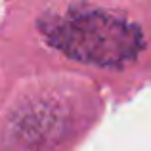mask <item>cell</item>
Returning a JSON list of instances; mask_svg holds the SVG:
<instances>
[{
    "mask_svg": "<svg viewBox=\"0 0 151 151\" xmlns=\"http://www.w3.org/2000/svg\"><path fill=\"white\" fill-rule=\"evenodd\" d=\"M37 25L52 48L98 67H124L145 46L142 29L126 15L90 4L54 6Z\"/></svg>",
    "mask_w": 151,
    "mask_h": 151,
    "instance_id": "6da1fadb",
    "label": "cell"
}]
</instances>
